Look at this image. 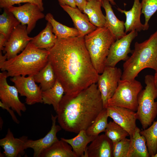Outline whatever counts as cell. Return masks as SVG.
<instances>
[{
	"label": "cell",
	"mask_w": 157,
	"mask_h": 157,
	"mask_svg": "<svg viewBox=\"0 0 157 157\" xmlns=\"http://www.w3.org/2000/svg\"><path fill=\"white\" fill-rule=\"evenodd\" d=\"M48 50L49 61L65 94L76 93L97 83L99 74L92 63L84 37L58 38Z\"/></svg>",
	"instance_id": "obj_1"
},
{
	"label": "cell",
	"mask_w": 157,
	"mask_h": 157,
	"mask_svg": "<svg viewBox=\"0 0 157 157\" xmlns=\"http://www.w3.org/2000/svg\"><path fill=\"white\" fill-rule=\"evenodd\" d=\"M104 108L97 84H92L76 94H65L56 112L62 129L78 133L86 130Z\"/></svg>",
	"instance_id": "obj_2"
},
{
	"label": "cell",
	"mask_w": 157,
	"mask_h": 157,
	"mask_svg": "<svg viewBox=\"0 0 157 157\" xmlns=\"http://www.w3.org/2000/svg\"><path fill=\"white\" fill-rule=\"evenodd\" d=\"M49 51L37 48L30 42L19 55L0 64L8 77L34 76L47 64Z\"/></svg>",
	"instance_id": "obj_3"
},
{
	"label": "cell",
	"mask_w": 157,
	"mask_h": 157,
	"mask_svg": "<svg viewBox=\"0 0 157 157\" xmlns=\"http://www.w3.org/2000/svg\"><path fill=\"white\" fill-rule=\"evenodd\" d=\"M131 53L123 64L121 79L134 80L147 68L157 72V31L144 42H136Z\"/></svg>",
	"instance_id": "obj_4"
},
{
	"label": "cell",
	"mask_w": 157,
	"mask_h": 157,
	"mask_svg": "<svg viewBox=\"0 0 157 157\" xmlns=\"http://www.w3.org/2000/svg\"><path fill=\"white\" fill-rule=\"evenodd\" d=\"M84 39L93 65L98 73L101 74L106 67L110 48L116 38L108 29L104 27H97Z\"/></svg>",
	"instance_id": "obj_5"
},
{
	"label": "cell",
	"mask_w": 157,
	"mask_h": 157,
	"mask_svg": "<svg viewBox=\"0 0 157 157\" xmlns=\"http://www.w3.org/2000/svg\"><path fill=\"white\" fill-rule=\"evenodd\" d=\"M145 89L142 90L138 97V106L136 112L137 119L142 129L150 126L157 115V88L154 83V76L147 75L145 77Z\"/></svg>",
	"instance_id": "obj_6"
},
{
	"label": "cell",
	"mask_w": 157,
	"mask_h": 157,
	"mask_svg": "<svg viewBox=\"0 0 157 157\" xmlns=\"http://www.w3.org/2000/svg\"><path fill=\"white\" fill-rule=\"evenodd\" d=\"M142 88L141 83L135 79H121L114 94L108 101L107 106H117L136 111L138 97Z\"/></svg>",
	"instance_id": "obj_7"
},
{
	"label": "cell",
	"mask_w": 157,
	"mask_h": 157,
	"mask_svg": "<svg viewBox=\"0 0 157 157\" xmlns=\"http://www.w3.org/2000/svg\"><path fill=\"white\" fill-rule=\"evenodd\" d=\"M122 70L116 67H106L103 72L99 75L97 83L100 92L104 108L107 106L108 101L114 94L121 79Z\"/></svg>",
	"instance_id": "obj_8"
},
{
	"label": "cell",
	"mask_w": 157,
	"mask_h": 157,
	"mask_svg": "<svg viewBox=\"0 0 157 157\" xmlns=\"http://www.w3.org/2000/svg\"><path fill=\"white\" fill-rule=\"evenodd\" d=\"M34 76H18L10 79L13 83L21 96L26 97V103L31 105L42 103V93L40 87L36 83Z\"/></svg>",
	"instance_id": "obj_9"
},
{
	"label": "cell",
	"mask_w": 157,
	"mask_h": 157,
	"mask_svg": "<svg viewBox=\"0 0 157 157\" xmlns=\"http://www.w3.org/2000/svg\"><path fill=\"white\" fill-rule=\"evenodd\" d=\"M138 35V32L133 31L122 38L116 40L110 48L106 67H115L120 61H126L129 57L128 54L132 51L130 49L131 44Z\"/></svg>",
	"instance_id": "obj_10"
},
{
	"label": "cell",
	"mask_w": 157,
	"mask_h": 157,
	"mask_svg": "<svg viewBox=\"0 0 157 157\" xmlns=\"http://www.w3.org/2000/svg\"><path fill=\"white\" fill-rule=\"evenodd\" d=\"M6 8L13 14L21 24L27 25L28 34L34 28L37 22L45 17L38 6L29 3L18 6H10Z\"/></svg>",
	"instance_id": "obj_11"
},
{
	"label": "cell",
	"mask_w": 157,
	"mask_h": 157,
	"mask_svg": "<svg viewBox=\"0 0 157 157\" xmlns=\"http://www.w3.org/2000/svg\"><path fill=\"white\" fill-rule=\"evenodd\" d=\"M28 34L26 25L20 24L14 28L6 41L3 51L7 60L16 56L24 49L33 38Z\"/></svg>",
	"instance_id": "obj_12"
},
{
	"label": "cell",
	"mask_w": 157,
	"mask_h": 157,
	"mask_svg": "<svg viewBox=\"0 0 157 157\" xmlns=\"http://www.w3.org/2000/svg\"><path fill=\"white\" fill-rule=\"evenodd\" d=\"M7 72L0 73V99L3 103L7 105L20 116L22 112H24L26 108L25 105L20 100L18 92L15 86L9 85L7 81Z\"/></svg>",
	"instance_id": "obj_13"
},
{
	"label": "cell",
	"mask_w": 157,
	"mask_h": 157,
	"mask_svg": "<svg viewBox=\"0 0 157 157\" xmlns=\"http://www.w3.org/2000/svg\"><path fill=\"white\" fill-rule=\"evenodd\" d=\"M106 108L109 117L126 130L130 137L133 136L137 126L136 112L126 108L115 106H108Z\"/></svg>",
	"instance_id": "obj_14"
},
{
	"label": "cell",
	"mask_w": 157,
	"mask_h": 157,
	"mask_svg": "<svg viewBox=\"0 0 157 157\" xmlns=\"http://www.w3.org/2000/svg\"><path fill=\"white\" fill-rule=\"evenodd\" d=\"M57 118V115L54 116L51 114L52 123L51 129L44 137L36 140L28 139L26 141V149L31 148L33 150L34 157H40L43 151L59 140L57 134L62 128L60 125L56 124Z\"/></svg>",
	"instance_id": "obj_15"
},
{
	"label": "cell",
	"mask_w": 157,
	"mask_h": 157,
	"mask_svg": "<svg viewBox=\"0 0 157 157\" xmlns=\"http://www.w3.org/2000/svg\"><path fill=\"white\" fill-rule=\"evenodd\" d=\"M28 137L23 136L19 138H15L10 129L8 128L7 134L0 140V145L4 150L6 157H21L25 154L26 149L25 144Z\"/></svg>",
	"instance_id": "obj_16"
},
{
	"label": "cell",
	"mask_w": 157,
	"mask_h": 157,
	"mask_svg": "<svg viewBox=\"0 0 157 157\" xmlns=\"http://www.w3.org/2000/svg\"><path fill=\"white\" fill-rule=\"evenodd\" d=\"M91 142L84 157H113V143L105 134L97 135Z\"/></svg>",
	"instance_id": "obj_17"
},
{
	"label": "cell",
	"mask_w": 157,
	"mask_h": 157,
	"mask_svg": "<svg viewBox=\"0 0 157 157\" xmlns=\"http://www.w3.org/2000/svg\"><path fill=\"white\" fill-rule=\"evenodd\" d=\"M60 6L72 19L78 31V37H84L97 28L90 22L87 15L82 13L78 8H73L67 5Z\"/></svg>",
	"instance_id": "obj_18"
},
{
	"label": "cell",
	"mask_w": 157,
	"mask_h": 157,
	"mask_svg": "<svg viewBox=\"0 0 157 157\" xmlns=\"http://www.w3.org/2000/svg\"><path fill=\"white\" fill-rule=\"evenodd\" d=\"M102 6L105 12V23L104 27L108 29L115 36L119 39L127 34L125 32L124 22L119 20L115 16L109 1L104 0L101 1Z\"/></svg>",
	"instance_id": "obj_19"
},
{
	"label": "cell",
	"mask_w": 157,
	"mask_h": 157,
	"mask_svg": "<svg viewBox=\"0 0 157 157\" xmlns=\"http://www.w3.org/2000/svg\"><path fill=\"white\" fill-rule=\"evenodd\" d=\"M117 9L121 13L124 14L126 16L124 26L126 33L128 32L135 30L137 32L145 30L144 25L141 23L140 20L142 13V5L140 0H134L132 7L129 10H123L119 8Z\"/></svg>",
	"instance_id": "obj_20"
},
{
	"label": "cell",
	"mask_w": 157,
	"mask_h": 157,
	"mask_svg": "<svg viewBox=\"0 0 157 157\" xmlns=\"http://www.w3.org/2000/svg\"><path fill=\"white\" fill-rule=\"evenodd\" d=\"M137 126L133 135L130 137V144L127 157H150L145 138L140 133Z\"/></svg>",
	"instance_id": "obj_21"
},
{
	"label": "cell",
	"mask_w": 157,
	"mask_h": 157,
	"mask_svg": "<svg viewBox=\"0 0 157 157\" xmlns=\"http://www.w3.org/2000/svg\"><path fill=\"white\" fill-rule=\"evenodd\" d=\"M58 38L53 32L51 24L47 22L45 28L30 42L38 48L48 50L54 46Z\"/></svg>",
	"instance_id": "obj_22"
},
{
	"label": "cell",
	"mask_w": 157,
	"mask_h": 157,
	"mask_svg": "<svg viewBox=\"0 0 157 157\" xmlns=\"http://www.w3.org/2000/svg\"><path fill=\"white\" fill-rule=\"evenodd\" d=\"M101 3L98 0H89L83 10L90 22L97 27L105 26V17L102 12Z\"/></svg>",
	"instance_id": "obj_23"
},
{
	"label": "cell",
	"mask_w": 157,
	"mask_h": 157,
	"mask_svg": "<svg viewBox=\"0 0 157 157\" xmlns=\"http://www.w3.org/2000/svg\"><path fill=\"white\" fill-rule=\"evenodd\" d=\"M95 137L88 135L86 130H83L80 131L78 134L73 138L67 139L61 138V139L71 146L77 157H84L88 144L92 141Z\"/></svg>",
	"instance_id": "obj_24"
},
{
	"label": "cell",
	"mask_w": 157,
	"mask_h": 157,
	"mask_svg": "<svg viewBox=\"0 0 157 157\" xmlns=\"http://www.w3.org/2000/svg\"><path fill=\"white\" fill-rule=\"evenodd\" d=\"M64 93L65 90L63 86L57 79L52 87L42 91V103L44 104L52 105L56 112Z\"/></svg>",
	"instance_id": "obj_25"
},
{
	"label": "cell",
	"mask_w": 157,
	"mask_h": 157,
	"mask_svg": "<svg viewBox=\"0 0 157 157\" xmlns=\"http://www.w3.org/2000/svg\"><path fill=\"white\" fill-rule=\"evenodd\" d=\"M40 157H77L71 146L61 139L47 149Z\"/></svg>",
	"instance_id": "obj_26"
},
{
	"label": "cell",
	"mask_w": 157,
	"mask_h": 157,
	"mask_svg": "<svg viewBox=\"0 0 157 157\" xmlns=\"http://www.w3.org/2000/svg\"><path fill=\"white\" fill-rule=\"evenodd\" d=\"M34 78L35 81L40 84V86L42 91L52 87L57 79L53 68L49 61Z\"/></svg>",
	"instance_id": "obj_27"
},
{
	"label": "cell",
	"mask_w": 157,
	"mask_h": 157,
	"mask_svg": "<svg viewBox=\"0 0 157 157\" xmlns=\"http://www.w3.org/2000/svg\"><path fill=\"white\" fill-rule=\"evenodd\" d=\"M45 18L52 27L53 33L58 38H66L78 36L79 33L76 28H71L61 24L56 21L50 13H47Z\"/></svg>",
	"instance_id": "obj_28"
},
{
	"label": "cell",
	"mask_w": 157,
	"mask_h": 157,
	"mask_svg": "<svg viewBox=\"0 0 157 157\" xmlns=\"http://www.w3.org/2000/svg\"><path fill=\"white\" fill-rule=\"evenodd\" d=\"M3 9V13L0 15V33L7 40L14 28L21 23L7 8Z\"/></svg>",
	"instance_id": "obj_29"
},
{
	"label": "cell",
	"mask_w": 157,
	"mask_h": 157,
	"mask_svg": "<svg viewBox=\"0 0 157 157\" xmlns=\"http://www.w3.org/2000/svg\"><path fill=\"white\" fill-rule=\"evenodd\" d=\"M145 138L150 157H153L157 152V121H154L147 129L140 131Z\"/></svg>",
	"instance_id": "obj_30"
},
{
	"label": "cell",
	"mask_w": 157,
	"mask_h": 157,
	"mask_svg": "<svg viewBox=\"0 0 157 157\" xmlns=\"http://www.w3.org/2000/svg\"><path fill=\"white\" fill-rule=\"evenodd\" d=\"M108 117L106 108H104L86 130L87 135L96 137L100 133L104 132L108 125Z\"/></svg>",
	"instance_id": "obj_31"
},
{
	"label": "cell",
	"mask_w": 157,
	"mask_h": 157,
	"mask_svg": "<svg viewBox=\"0 0 157 157\" xmlns=\"http://www.w3.org/2000/svg\"><path fill=\"white\" fill-rule=\"evenodd\" d=\"M105 134L113 143L118 142L129 136V133L114 121H110L104 132Z\"/></svg>",
	"instance_id": "obj_32"
},
{
	"label": "cell",
	"mask_w": 157,
	"mask_h": 157,
	"mask_svg": "<svg viewBox=\"0 0 157 157\" xmlns=\"http://www.w3.org/2000/svg\"><path fill=\"white\" fill-rule=\"evenodd\" d=\"M142 13L144 14L145 22L144 24L145 30L149 28V22L151 17L157 11V0H142Z\"/></svg>",
	"instance_id": "obj_33"
},
{
	"label": "cell",
	"mask_w": 157,
	"mask_h": 157,
	"mask_svg": "<svg viewBox=\"0 0 157 157\" xmlns=\"http://www.w3.org/2000/svg\"><path fill=\"white\" fill-rule=\"evenodd\" d=\"M130 144V139L126 138L113 143V157H127Z\"/></svg>",
	"instance_id": "obj_34"
},
{
	"label": "cell",
	"mask_w": 157,
	"mask_h": 157,
	"mask_svg": "<svg viewBox=\"0 0 157 157\" xmlns=\"http://www.w3.org/2000/svg\"><path fill=\"white\" fill-rule=\"evenodd\" d=\"M21 3H29L38 6L42 12L44 10L43 0H0L1 8L8 7Z\"/></svg>",
	"instance_id": "obj_35"
},
{
	"label": "cell",
	"mask_w": 157,
	"mask_h": 157,
	"mask_svg": "<svg viewBox=\"0 0 157 157\" xmlns=\"http://www.w3.org/2000/svg\"><path fill=\"white\" fill-rule=\"evenodd\" d=\"M0 106L3 109L6 110L11 115L13 121L17 124L19 123V121L17 117L14 110L6 104L0 101Z\"/></svg>",
	"instance_id": "obj_36"
},
{
	"label": "cell",
	"mask_w": 157,
	"mask_h": 157,
	"mask_svg": "<svg viewBox=\"0 0 157 157\" xmlns=\"http://www.w3.org/2000/svg\"><path fill=\"white\" fill-rule=\"evenodd\" d=\"M60 5H68L73 8H76L74 0H57Z\"/></svg>",
	"instance_id": "obj_37"
},
{
	"label": "cell",
	"mask_w": 157,
	"mask_h": 157,
	"mask_svg": "<svg viewBox=\"0 0 157 157\" xmlns=\"http://www.w3.org/2000/svg\"><path fill=\"white\" fill-rule=\"evenodd\" d=\"M76 5L81 11L85 7L87 2V0H74Z\"/></svg>",
	"instance_id": "obj_38"
},
{
	"label": "cell",
	"mask_w": 157,
	"mask_h": 157,
	"mask_svg": "<svg viewBox=\"0 0 157 157\" xmlns=\"http://www.w3.org/2000/svg\"><path fill=\"white\" fill-rule=\"evenodd\" d=\"M7 40L6 37L2 34L0 33V51L3 50L4 45Z\"/></svg>",
	"instance_id": "obj_39"
},
{
	"label": "cell",
	"mask_w": 157,
	"mask_h": 157,
	"mask_svg": "<svg viewBox=\"0 0 157 157\" xmlns=\"http://www.w3.org/2000/svg\"><path fill=\"white\" fill-rule=\"evenodd\" d=\"M154 83L157 88V72H156L154 76Z\"/></svg>",
	"instance_id": "obj_40"
},
{
	"label": "cell",
	"mask_w": 157,
	"mask_h": 157,
	"mask_svg": "<svg viewBox=\"0 0 157 157\" xmlns=\"http://www.w3.org/2000/svg\"><path fill=\"white\" fill-rule=\"evenodd\" d=\"M100 1H101L104 0H98ZM109 1L110 3L113 5H115L116 4V3L115 2L114 0H107Z\"/></svg>",
	"instance_id": "obj_41"
},
{
	"label": "cell",
	"mask_w": 157,
	"mask_h": 157,
	"mask_svg": "<svg viewBox=\"0 0 157 157\" xmlns=\"http://www.w3.org/2000/svg\"><path fill=\"white\" fill-rule=\"evenodd\" d=\"M0 121H1V123H0V125H0V129H1L2 128L3 122L2 118H1V117H0Z\"/></svg>",
	"instance_id": "obj_42"
},
{
	"label": "cell",
	"mask_w": 157,
	"mask_h": 157,
	"mask_svg": "<svg viewBox=\"0 0 157 157\" xmlns=\"http://www.w3.org/2000/svg\"><path fill=\"white\" fill-rule=\"evenodd\" d=\"M153 157H157V152L156 154Z\"/></svg>",
	"instance_id": "obj_43"
},
{
	"label": "cell",
	"mask_w": 157,
	"mask_h": 157,
	"mask_svg": "<svg viewBox=\"0 0 157 157\" xmlns=\"http://www.w3.org/2000/svg\"><path fill=\"white\" fill-rule=\"evenodd\" d=\"M89 0H87V1H89Z\"/></svg>",
	"instance_id": "obj_44"
}]
</instances>
